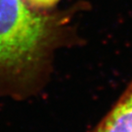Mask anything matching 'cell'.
Instances as JSON below:
<instances>
[{
  "label": "cell",
  "instance_id": "1",
  "mask_svg": "<svg viewBox=\"0 0 132 132\" xmlns=\"http://www.w3.org/2000/svg\"><path fill=\"white\" fill-rule=\"evenodd\" d=\"M66 14H45L24 0H0V95H28L44 81L68 33Z\"/></svg>",
  "mask_w": 132,
  "mask_h": 132
},
{
  "label": "cell",
  "instance_id": "2",
  "mask_svg": "<svg viewBox=\"0 0 132 132\" xmlns=\"http://www.w3.org/2000/svg\"><path fill=\"white\" fill-rule=\"evenodd\" d=\"M95 132H132V81Z\"/></svg>",
  "mask_w": 132,
  "mask_h": 132
},
{
  "label": "cell",
  "instance_id": "3",
  "mask_svg": "<svg viewBox=\"0 0 132 132\" xmlns=\"http://www.w3.org/2000/svg\"><path fill=\"white\" fill-rule=\"evenodd\" d=\"M28 5L38 8H50L54 6L60 0H24Z\"/></svg>",
  "mask_w": 132,
  "mask_h": 132
}]
</instances>
